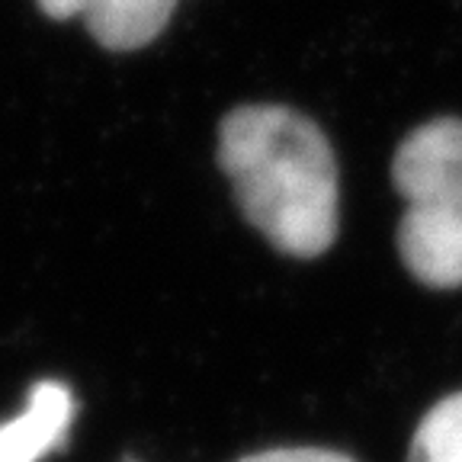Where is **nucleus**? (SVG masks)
<instances>
[{"mask_svg":"<svg viewBox=\"0 0 462 462\" xmlns=\"http://www.w3.org/2000/svg\"><path fill=\"white\" fill-rule=\"evenodd\" d=\"M218 167L245 218L280 254L321 257L337 241V158L289 106H238L218 125Z\"/></svg>","mask_w":462,"mask_h":462,"instance_id":"obj_1","label":"nucleus"},{"mask_svg":"<svg viewBox=\"0 0 462 462\" xmlns=\"http://www.w3.org/2000/svg\"><path fill=\"white\" fill-rule=\"evenodd\" d=\"M392 183L404 199L398 254L408 273L430 289L462 286V119L440 116L404 135Z\"/></svg>","mask_w":462,"mask_h":462,"instance_id":"obj_2","label":"nucleus"},{"mask_svg":"<svg viewBox=\"0 0 462 462\" xmlns=\"http://www.w3.org/2000/svg\"><path fill=\"white\" fill-rule=\"evenodd\" d=\"M51 20H80L87 32L109 51H135L152 45L171 23L177 0H36Z\"/></svg>","mask_w":462,"mask_h":462,"instance_id":"obj_3","label":"nucleus"},{"mask_svg":"<svg viewBox=\"0 0 462 462\" xmlns=\"http://www.w3.org/2000/svg\"><path fill=\"white\" fill-rule=\"evenodd\" d=\"M74 424V395L65 383L42 379L14 420L0 424V462H39L65 447Z\"/></svg>","mask_w":462,"mask_h":462,"instance_id":"obj_4","label":"nucleus"},{"mask_svg":"<svg viewBox=\"0 0 462 462\" xmlns=\"http://www.w3.org/2000/svg\"><path fill=\"white\" fill-rule=\"evenodd\" d=\"M408 462H462V392L440 398L420 418Z\"/></svg>","mask_w":462,"mask_h":462,"instance_id":"obj_5","label":"nucleus"},{"mask_svg":"<svg viewBox=\"0 0 462 462\" xmlns=\"http://www.w3.org/2000/svg\"><path fill=\"white\" fill-rule=\"evenodd\" d=\"M238 462H354L350 456L337 449H318V447H286V449H267V453L245 456Z\"/></svg>","mask_w":462,"mask_h":462,"instance_id":"obj_6","label":"nucleus"}]
</instances>
